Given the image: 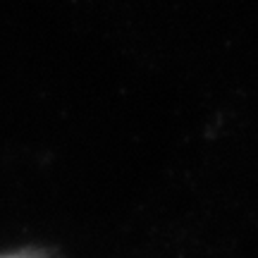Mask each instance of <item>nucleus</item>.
<instances>
[{
    "instance_id": "f257e3e1",
    "label": "nucleus",
    "mask_w": 258,
    "mask_h": 258,
    "mask_svg": "<svg viewBox=\"0 0 258 258\" xmlns=\"http://www.w3.org/2000/svg\"><path fill=\"white\" fill-rule=\"evenodd\" d=\"M3 258H34L31 253H15V256H3Z\"/></svg>"
}]
</instances>
